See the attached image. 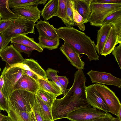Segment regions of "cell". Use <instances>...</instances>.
Instances as JSON below:
<instances>
[{"label": "cell", "instance_id": "cell-1", "mask_svg": "<svg viewBox=\"0 0 121 121\" xmlns=\"http://www.w3.org/2000/svg\"><path fill=\"white\" fill-rule=\"evenodd\" d=\"M57 30L59 38L69 44L79 55H86L90 61L99 60L94 41L85 33L73 26H61Z\"/></svg>", "mask_w": 121, "mask_h": 121}, {"label": "cell", "instance_id": "cell-2", "mask_svg": "<svg viewBox=\"0 0 121 121\" xmlns=\"http://www.w3.org/2000/svg\"><path fill=\"white\" fill-rule=\"evenodd\" d=\"M90 106L85 100L66 94L61 98L55 99L51 107L53 119L54 121L66 118L71 112Z\"/></svg>", "mask_w": 121, "mask_h": 121}, {"label": "cell", "instance_id": "cell-3", "mask_svg": "<svg viewBox=\"0 0 121 121\" xmlns=\"http://www.w3.org/2000/svg\"><path fill=\"white\" fill-rule=\"evenodd\" d=\"M90 8L91 12L88 22L92 26L100 27L106 18L114 12L121 10V4L99 3L92 0Z\"/></svg>", "mask_w": 121, "mask_h": 121}, {"label": "cell", "instance_id": "cell-4", "mask_svg": "<svg viewBox=\"0 0 121 121\" xmlns=\"http://www.w3.org/2000/svg\"><path fill=\"white\" fill-rule=\"evenodd\" d=\"M35 23L18 16L17 18L12 19L9 27L1 34V35L5 40L10 41L11 39L18 35H28L29 33L35 34Z\"/></svg>", "mask_w": 121, "mask_h": 121}, {"label": "cell", "instance_id": "cell-5", "mask_svg": "<svg viewBox=\"0 0 121 121\" xmlns=\"http://www.w3.org/2000/svg\"><path fill=\"white\" fill-rule=\"evenodd\" d=\"M36 94L24 90L14 91L8 104L13 108L21 111L31 112L33 111Z\"/></svg>", "mask_w": 121, "mask_h": 121}, {"label": "cell", "instance_id": "cell-6", "mask_svg": "<svg viewBox=\"0 0 121 121\" xmlns=\"http://www.w3.org/2000/svg\"><path fill=\"white\" fill-rule=\"evenodd\" d=\"M23 73L22 69L17 66L5 67L4 69L1 73L4 80L2 91L7 101L9 99L15 85Z\"/></svg>", "mask_w": 121, "mask_h": 121}, {"label": "cell", "instance_id": "cell-7", "mask_svg": "<svg viewBox=\"0 0 121 121\" xmlns=\"http://www.w3.org/2000/svg\"><path fill=\"white\" fill-rule=\"evenodd\" d=\"M110 114L90 106L71 112L68 115L66 118L71 121H92Z\"/></svg>", "mask_w": 121, "mask_h": 121}, {"label": "cell", "instance_id": "cell-8", "mask_svg": "<svg viewBox=\"0 0 121 121\" xmlns=\"http://www.w3.org/2000/svg\"><path fill=\"white\" fill-rule=\"evenodd\" d=\"M94 85L109 108V112L118 117L121 104L115 93L105 85L95 83Z\"/></svg>", "mask_w": 121, "mask_h": 121}, {"label": "cell", "instance_id": "cell-9", "mask_svg": "<svg viewBox=\"0 0 121 121\" xmlns=\"http://www.w3.org/2000/svg\"><path fill=\"white\" fill-rule=\"evenodd\" d=\"M86 77L82 69H78L74 73L73 85L70 89H67L66 94L86 100Z\"/></svg>", "mask_w": 121, "mask_h": 121}, {"label": "cell", "instance_id": "cell-10", "mask_svg": "<svg viewBox=\"0 0 121 121\" xmlns=\"http://www.w3.org/2000/svg\"><path fill=\"white\" fill-rule=\"evenodd\" d=\"M92 83L113 85L121 87V79L112 75L111 73L91 70L87 73Z\"/></svg>", "mask_w": 121, "mask_h": 121}, {"label": "cell", "instance_id": "cell-11", "mask_svg": "<svg viewBox=\"0 0 121 121\" xmlns=\"http://www.w3.org/2000/svg\"><path fill=\"white\" fill-rule=\"evenodd\" d=\"M86 100L91 107L106 112L109 110L100 95L95 88L94 84L86 86Z\"/></svg>", "mask_w": 121, "mask_h": 121}, {"label": "cell", "instance_id": "cell-12", "mask_svg": "<svg viewBox=\"0 0 121 121\" xmlns=\"http://www.w3.org/2000/svg\"><path fill=\"white\" fill-rule=\"evenodd\" d=\"M60 49L72 65L78 69H84V63L81 60L80 55L69 44L64 42Z\"/></svg>", "mask_w": 121, "mask_h": 121}, {"label": "cell", "instance_id": "cell-13", "mask_svg": "<svg viewBox=\"0 0 121 121\" xmlns=\"http://www.w3.org/2000/svg\"><path fill=\"white\" fill-rule=\"evenodd\" d=\"M12 11L18 16L21 17L29 20L37 22L40 20L41 11L38 8V6H23L16 7L12 9Z\"/></svg>", "mask_w": 121, "mask_h": 121}, {"label": "cell", "instance_id": "cell-14", "mask_svg": "<svg viewBox=\"0 0 121 121\" xmlns=\"http://www.w3.org/2000/svg\"><path fill=\"white\" fill-rule=\"evenodd\" d=\"M17 66L30 71L37 75L40 78L48 79L46 72L37 61L32 59H25L22 62L17 63L10 66Z\"/></svg>", "mask_w": 121, "mask_h": 121}, {"label": "cell", "instance_id": "cell-15", "mask_svg": "<svg viewBox=\"0 0 121 121\" xmlns=\"http://www.w3.org/2000/svg\"><path fill=\"white\" fill-rule=\"evenodd\" d=\"M0 57L3 61L6 62L10 66L22 62L24 59L12 44L8 46L1 52Z\"/></svg>", "mask_w": 121, "mask_h": 121}, {"label": "cell", "instance_id": "cell-16", "mask_svg": "<svg viewBox=\"0 0 121 121\" xmlns=\"http://www.w3.org/2000/svg\"><path fill=\"white\" fill-rule=\"evenodd\" d=\"M39 88L37 81L29 76L23 75L17 82L13 90H25L36 94Z\"/></svg>", "mask_w": 121, "mask_h": 121}, {"label": "cell", "instance_id": "cell-17", "mask_svg": "<svg viewBox=\"0 0 121 121\" xmlns=\"http://www.w3.org/2000/svg\"><path fill=\"white\" fill-rule=\"evenodd\" d=\"M35 24L39 36L51 39H57L59 38L57 29L51 25L48 21L40 20Z\"/></svg>", "mask_w": 121, "mask_h": 121}, {"label": "cell", "instance_id": "cell-18", "mask_svg": "<svg viewBox=\"0 0 121 121\" xmlns=\"http://www.w3.org/2000/svg\"><path fill=\"white\" fill-rule=\"evenodd\" d=\"M92 0H71L73 6L84 20V23H88L90 14V5Z\"/></svg>", "mask_w": 121, "mask_h": 121}, {"label": "cell", "instance_id": "cell-19", "mask_svg": "<svg viewBox=\"0 0 121 121\" xmlns=\"http://www.w3.org/2000/svg\"><path fill=\"white\" fill-rule=\"evenodd\" d=\"M110 24L114 28L118 37V43H121V10L116 11L106 18L102 24Z\"/></svg>", "mask_w": 121, "mask_h": 121}, {"label": "cell", "instance_id": "cell-20", "mask_svg": "<svg viewBox=\"0 0 121 121\" xmlns=\"http://www.w3.org/2000/svg\"><path fill=\"white\" fill-rule=\"evenodd\" d=\"M8 105V116L13 121H37L33 111L31 112L22 111L15 109Z\"/></svg>", "mask_w": 121, "mask_h": 121}, {"label": "cell", "instance_id": "cell-21", "mask_svg": "<svg viewBox=\"0 0 121 121\" xmlns=\"http://www.w3.org/2000/svg\"><path fill=\"white\" fill-rule=\"evenodd\" d=\"M112 26L109 24H103L97 30L96 49L99 55L101 54Z\"/></svg>", "mask_w": 121, "mask_h": 121}, {"label": "cell", "instance_id": "cell-22", "mask_svg": "<svg viewBox=\"0 0 121 121\" xmlns=\"http://www.w3.org/2000/svg\"><path fill=\"white\" fill-rule=\"evenodd\" d=\"M118 38L115 30L112 26L101 53V55L106 56L111 53L116 45L118 43Z\"/></svg>", "mask_w": 121, "mask_h": 121}, {"label": "cell", "instance_id": "cell-23", "mask_svg": "<svg viewBox=\"0 0 121 121\" xmlns=\"http://www.w3.org/2000/svg\"><path fill=\"white\" fill-rule=\"evenodd\" d=\"M10 42L13 43H15L24 45L30 47L39 52L43 51L38 43L34 40V38H30L26 35H22L16 36L11 39Z\"/></svg>", "mask_w": 121, "mask_h": 121}, {"label": "cell", "instance_id": "cell-24", "mask_svg": "<svg viewBox=\"0 0 121 121\" xmlns=\"http://www.w3.org/2000/svg\"><path fill=\"white\" fill-rule=\"evenodd\" d=\"M37 82L39 89L52 94L56 97L63 94L60 89L52 81H49L48 79L39 78Z\"/></svg>", "mask_w": 121, "mask_h": 121}, {"label": "cell", "instance_id": "cell-25", "mask_svg": "<svg viewBox=\"0 0 121 121\" xmlns=\"http://www.w3.org/2000/svg\"><path fill=\"white\" fill-rule=\"evenodd\" d=\"M59 0H50L46 4L41 11V15L44 21L50 19L54 16H56L58 6Z\"/></svg>", "mask_w": 121, "mask_h": 121}, {"label": "cell", "instance_id": "cell-26", "mask_svg": "<svg viewBox=\"0 0 121 121\" xmlns=\"http://www.w3.org/2000/svg\"><path fill=\"white\" fill-rule=\"evenodd\" d=\"M9 0H0V20H9L17 18L18 16L10 9Z\"/></svg>", "mask_w": 121, "mask_h": 121}, {"label": "cell", "instance_id": "cell-27", "mask_svg": "<svg viewBox=\"0 0 121 121\" xmlns=\"http://www.w3.org/2000/svg\"><path fill=\"white\" fill-rule=\"evenodd\" d=\"M48 0H9V5L10 8L12 9L17 7L38 6L44 5Z\"/></svg>", "mask_w": 121, "mask_h": 121}, {"label": "cell", "instance_id": "cell-28", "mask_svg": "<svg viewBox=\"0 0 121 121\" xmlns=\"http://www.w3.org/2000/svg\"><path fill=\"white\" fill-rule=\"evenodd\" d=\"M39 111L44 121H54L53 119L51 107L48 106L36 95Z\"/></svg>", "mask_w": 121, "mask_h": 121}, {"label": "cell", "instance_id": "cell-29", "mask_svg": "<svg viewBox=\"0 0 121 121\" xmlns=\"http://www.w3.org/2000/svg\"><path fill=\"white\" fill-rule=\"evenodd\" d=\"M38 43L43 49H47L50 50L57 49L60 43V38L57 39H51L39 36Z\"/></svg>", "mask_w": 121, "mask_h": 121}, {"label": "cell", "instance_id": "cell-30", "mask_svg": "<svg viewBox=\"0 0 121 121\" xmlns=\"http://www.w3.org/2000/svg\"><path fill=\"white\" fill-rule=\"evenodd\" d=\"M62 21L66 27L75 26L73 20V13L71 0H67L66 16L65 19Z\"/></svg>", "mask_w": 121, "mask_h": 121}, {"label": "cell", "instance_id": "cell-31", "mask_svg": "<svg viewBox=\"0 0 121 121\" xmlns=\"http://www.w3.org/2000/svg\"><path fill=\"white\" fill-rule=\"evenodd\" d=\"M36 95L46 104L51 107L56 98L54 95L39 89Z\"/></svg>", "mask_w": 121, "mask_h": 121}, {"label": "cell", "instance_id": "cell-32", "mask_svg": "<svg viewBox=\"0 0 121 121\" xmlns=\"http://www.w3.org/2000/svg\"><path fill=\"white\" fill-rule=\"evenodd\" d=\"M59 72L57 70L49 68L46 70V73L48 79L54 82L60 89L63 94H64L66 90L63 87L57 78V73Z\"/></svg>", "mask_w": 121, "mask_h": 121}, {"label": "cell", "instance_id": "cell-33", "mask_svg": "<svg viewBox=\"0 0 121 121\" xmlns=\"http://www.w3.org/2000/svg\"><path fill=\"white\" fill-rule=\"evenodd\" d=\"M72 7L73 13V20L75 25L77 26L81 30L84 31L85 28L84 23V20L72 5Z\"/></svg>", "mask_w": 121, "mask_h": 121}, {"label": "cell", "instance_id": "cell-34", "mask_svg": "<svg viewBox=\"0 0 121 121\" xmlns=\"http://www.w3.org/2000/svg\"><path fill=\"white\" fill-rule=\"evenodd\" d=\"M67 0H59L58 6L56 16L62 21L65 18L66 11Z\"/></svg>", "mask_w": 121, "mask_h": 121}, {"label": "cell", "instance_id": "cell-35", "mask_svg": "<svg viewBox=\"0 0 121 121\" xmlns=\"http://www.w3.org/2000/svg\"><path fill=\"white\" fill-rule=\"evenodd\" d=\"M14 48L20 52H24L29 56L31 55L32 51L34 49L27 46L19 44L13 43Z\"/></svg>", "mask_w": 121, "mask_h": 121}, {"label": "cell", "instance_id": "cell-36", "mask_svg": "<svg viewBox=\"0 0 121 121\" xmlns=\"http://www.w3.org/2000/svg\"><path fill=\"white\" fill-rule=\"evenodd\" d=\"M112 54L115 57L120 69H121V43L115 46L112 51Z\"/></svg>", "mask_w": 121, "mask_h": 121}, {"label": "cell", "instance_id": "cell-37", "mask_svg": "<svg viewBox=\"0 0 121 121\" xmlns=\"http://www.w3.org/2000/svg\"><path fill=\"white\" fill-rule=\"evenodd\" d=\"M0 109L9 112V106L7 100L0 89Z\"/></svg>", "mask_w": 121, "mask_h": 121}, {"label": "cell", "instance_id": "cell-38", "mask_svg": "<svg viewBox=\"0 0 121 121\" xmlns=\"http://www.w3.org/2000/svg\"><path fill=\"white\" fill-rule=\"evenodd\" d=\"M33 111L37 121H44L39 110L36 98L34 105Z\"/></svg>", "mask_w": 121, "mask_h": 121}, {"label": "cell", "instance_id": "cell-39", "mask_svg": "<svg viewBox=\"0 0 121 121\" xmlns=\"http://www.w3.org/2000/svg\"><path fill=\"white\" fill-rule=\"evenodd\" d=\"M12 21V19L0 20V34L5 31L9 27Z\"/></svg>", "mask_w": 121, "mask_h": 121}, {"label": "cell", "instance_id": "cell-40", "mask_svg": "<svg viewBox=\"0 0 121 121\" xmlns=\"http://www.w3.org/2000/svg\"><path fill=\"white\" fill-rule=\"evenodd\" d=\"M57 78L65 90H66L67 86L69 82L68 78L65 76H59L58 75Z\"/></svg>", "mask_w": 121, "mask_h": 121}, {"label": "cell", "instance_id": "cell-41", "mask_svg": "<svg viewBox=\"0 0 121 121\" xmlns=\"http://www.w3.org/2000/svg\"><path fill=\"white\" fill-rule=\"evenodd\" d=\"M10 42V40L4 39L0 34V53L4 49L7 47Z\"/></svg>", "mask_w": 121, "mask_h": 121}, {"label": "cell", "instance_id": "cell-42", "mask_svg": "<svg viewBox=\"0 0 121 121\" xmlns=\"http://www.w3.org/2000/svg\"><path fill=\"white\" fill-rule=\"evenodd\" d=\"M95 2L107 4H121V0H93Z\"/></svg>", "mask_w": 121, "mask_h": 121}, {"label": "cell", "instance_id": "cell-43", "mask_svg": "<svg viewBox=\"0 0 121 121\" xmlns=\"http://www.w3.org/2000/svg\"><path fill=\"white\" fill-rule=\"evenodd\" d=\"M22 69L23 71V75H26L29 76L37 82L38 79L39 78L37 75L29 71Z\"/></svg>", "mask_w": 121, "mask_h": 121}, {"label": "cell", "instance_id": "cell-44", "mask_svg": "<svg viewBox=\"0 0 121 121\" xmlns=\"http://www.w3.org/2000/svg\"><path fill=\"white\" fill-rule=\"evenodd\" d=\"M113 117L110 114L108 116L101 117L92 121H113Z\"/></svg>", "mask_w": 121, "mask_h": 121}, {"label": "cell", "instance_id": "cell-45", "mask_svg": "<svg viewBox=\"0 0 121 121\" xmlns=\"http://www.w3.org/2000/svg\"><path fill=\"white\" fill-rule=\"evenodd\" d=\"M4 83V80L3 75L1 74L0 76V89L2 90Z\"/></svg>", "mask_w": 121, "mask_h": 121}, {"label": "cell", "instance_id": "cell-46", "mask_svg": "<svg viewBox=\"0 0 121 121\" xmlns=\"http://www.w3.org/2000/svg\"><path fill=\"white\" fill-rule=\"evenodd\" d=\"M3 121H13L10 117L8 116H5L3 119Z\"/></svg>", "mask_w": 121, "mask_h": 121}, {"label": "cell", "instance_id": "cell-47", "mask_svg": "<svg viewBox=\"0 0 121 121\" xmlns=\"http://www.w3.org/2000/svg\"><path fill=\"white\" fill-rule=\"evenodd\" d=\"M5 116L3 115L0 112V121H3V119L4 117Z\"/></svg>", "mask_w": 121, "mask_h": 121}, {"label": "cell", "instance_id": "cell-48", "mask_svg": "<svg viewBox=\"0 0 121 121\" xmlns=\"http://www.w3.org/2000/svg\"><path fill=\"white\" fill-rule=\"evenodd\" d=\"M113 121H121L118 117H113Z\"/></svg>", "mask_w": 121, "mask_h": 121}, {"label": "cell", "instance_id": "cell-49", "mask_svg": "<svg viewBox=\"0 0 121 121\" xmlns=\"http://www.w3.org/2000/svg\"><path fill=\"white\" fill-rule=\"evenodd\" d=\"M118 117L119 119L121 120V109L120 110L118 114Z\"/></svg>", "mask_w": 121, "mask_h": 121}, {"label": "cell", "instance_id": "cell-50", "mask_svg": "<svg viewBox=\"0 0 121 121\" xmlns=\"http://www.w3.org/2000/svg\"><path fill=\"white\" fill-rule=\"evenodd\" d=\"M1 69L0 68V71H1Z\"/></svg>", "mask_w": 121, "mask_h": 121}]
</instances>
